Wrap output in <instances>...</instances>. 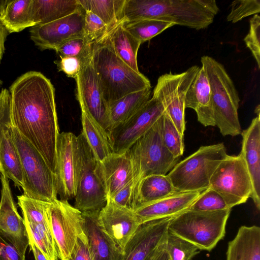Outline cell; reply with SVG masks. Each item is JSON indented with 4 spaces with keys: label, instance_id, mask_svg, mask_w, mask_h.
I'll return each mask as SVG.
<instances>
[{
    "label": "cell",
    "instance_id": "cell-1",
    "mask_svg": "<svg viewBox=\"0 0 260 260\" xmlns=\"http://www.w3.org/2000/svg\"><path fill=\"white\" fill-rule=\"evenodd\" d=\"M9 90L12 126L39 151L54 174L60 133L53 84L41 72L30 71L18 77Z\"/></svg>",
    "mask_w": 260,
    "mask_h": 260
},
{
    "label": "cell",
    "instance_id": "cell-2",
    "mask_svg": "<svg viewBox=\"0 0 260 260\" xmlns=\"http://www.w3.org/2000/svg\"><path fill=\"white\" fill-rule=\"evenodd\" d=\"M219 10L214 0H125L121 22L155 19L200 30L212 23Z\"/></svg>",
    "mask_w": 260,
    "mask_h": 260
},
{
    "label": "cell",
    "instance_id": "cell-3",
    "mask_svg": "<svg viewBox=\"0 0 260 260\" xmlns=\"http://www.w3.org/2000/svg\"><path fill=\"white\" fill-rule=\"evenodd\" d=\"M91 60L107 106L131 93L151 88L149 80L120 59L105 38L92 43Z\"/></svg>",
    "mask_w": 260,
    "mask_h": 260
},
{
    "label": "cell",
    "instance_id": "cell-4",
    "mask_svg": "<svg viewBox=\"0 0 260 260\" xmlns=\"http://www.w3.org/2000/svg\"><path fill=\"white\" fill-rule=\"evenodd\" d=\"M201 62L210 85L215 125L223 136L241 134L240 100L232 79L224 66L212 57L203 56Z\"/></svg>",
    "mask_w": 260,
    "mask_h": 260
},
{
    "label": "cell",
    "instance_id": "cell-5",
    "mask_svg": "<svg viewBox=\"0 0 260 260\" xmlns=\"http://www.w3.org/2000/svg\"><path fill=\"white\" fill-rule=\"evenodd\" d=\"M160 117L128 150L133 166L132 191L135 208L142 179L152 174L167 175L180 158L175 157L163 142Z\"/></svg>",
    "mask_w": 260,
    "mask_h": 260
},
{
    "label": "cell",
    "instance_id": "cell-6",
    "mask_svg": "<svg viewBox=\"0 0 260 260\" xmlns=\"http://www.w3.org/2000/svg\"><path fill=\"white\" fill-rule=\"evenodd\" d=\"M227 155L223 143L202 146L167 175L178 192H202L209 188L211 176Z\"/></svg>",
    "mask_w": 260,
    "mask_h": 260
},
{
    "label": "cell",
    "instance_id": "cell-7",
    "mask_svg": "<svg viewBox=\"0 0 260 260\" xmlns=\"http://www.w3.org/2000/svg\"><path fill=\"white\" fill-rule=\"evenodd\" d=\"M231 210H187L172 218L168 230L192 243L200 250L210 251L224 238Z\"/></svg>",
    "mask_w": 260,
    "mask_h": 260
},
{
    "label": "cell",
    "instance_id": "cell-8",
    "mask_svg": "<svg viewBox=\"0 0 260 260\" xmlns=\"http://www.w3.org/2000/svg\"><path fill=\"white\" fill-rule=\"evenodd\" d=\"M11 129L21 161L23 194L45 202L57 199L55 174L39 151L12 125Z\"/></svg>",
    "mask_w": 260,
    "mask_h": 260
},
{
    "label": "cell",
    "instance_id": "cell-9",
    "mask_svg": "<svg viewBox=\"0 0 260 260\" xmlns=\"http://www.w3.org/2000/svg\"><path fill=\"white\" fill-rule=\"evenodd\" d=\"M209 188L218 192L231 209L246 202L250 198L252 186L240 154L228 155L221 161L210 178Z\"/></svg>",
    "mask_w": 260,
    "mask_h": 260
},
{
    "label": "cell",
    "instance_id": "cell-10",
    "mask_svg": "<svg viewBox=\"0 0 260 260\" xmlns=\"http://www.w3.org/2000/svg\"><path fill=\"white\" fill-rule=\"evenodd\" d=\"M200 67L193 66L185 71L166 73L159 76L152 96L158 100L179 133L184 137L185 129V99L187 91Z\"/></svg>",
    "mask_w": 260,
    "mask_h": 260
},
{
    "label": "cell",
    "instance_id": "cell-11",
    "mask_svg": "<svg viewBox=\"0 0 260 260\" xmlns=\"http://www.w3.org/2000/svg\"><path fill=\"white\" fill-rule=\"evenodd\" d=\"M77 137L80 168L74 207L82 213L100 211L107 198L96 173L97 159L82 133Z\"/></svg>",
    "mask_w": 260,
    "mask_h": 260
},
{
    "label": "cell",
    "instance_id": "cell-12",
    "mask_svg": "<svg viewBox=\"0 0 260 260\" xmlns=\"http://www.w3.org/2000/svg\"><path fill=\"white\" fill-rule=\"evenodd\" d=\"M48 215L59 258L68 260L77 237L83 232L82 213L67 201L49 203Z\"/></svg>",
    "mask_w": 260,
    "mask_h": 260
},
{
    "label": "cell",
    "instance_id": "cell-13",
    "mask_svg": "<svg viewBox=\"0 0 260 260\" xmlns=\"http://www.w3.org/2000/svg\"><path fill=\"white\" fill-rule=\"evenodd\" d=\"M55 176L57 194L68 201L76 194L80 168L78 137L71 132L59 133L56 147Z\"/></svg>",
    "mask_w": 260,
    "mask_h": 260
},
{
    "label": "cell",
    "instance_id": "cell-14",
    "mask_svg": "<svg viewBox=\"0 0 260 260\" xmlns=\"http://www.w3.org/2000/svg\"><path fill=\"white\" fill-rule=\"evenodd\" d=\"M164 112L160 101L152 96L133 115L109 133L113 153H122L128 150Z\"/></svg>",
    "mask_w": 260,
    "mask_h": 260
},
{
    "label": "cell",
    "instance_id": "cell-15",
    "mask_svg": "<svg viewBox=\"0 0 260 260\" xmlns=\"http://www.w3.org/2000/svg\"><path fill=\"white\" fill-rule=\"evenodd\" d=\"M84 17L82 9L54 21L30 27V39L42 50H56L69 40L85 37Z\"/></svg>",
    "mask_w": 260,
    "mask_h": 260
},
{
    "label": "cell",
    "instance_id": "cell-16",
    "mask_svg": "<svg viewBox=\"0 0 260 260\" xmlns=\"http://www.w3.org/2000/svg\"><path fill=\"white\" fill-rule=\"evenodd\" d=\"M75 79L76 96L80 107L84 109L106 131L108 106L92 65L91 54L82 61L80 70Z\"/></svg>",
    "mask_w": 260,
    "mask_h": 260
},
{
    "label": "cell",
    "instance_id": "cell-17",
    "mask_svg": "<svg viewBox=\"0 0 260 260\" xmlns=\"http://www.w3.org/2000/svg\"><path fill=\"white\" fill-rule=\"evenodd\" d=\"M0 234L25 256L29 239L23 218L19 214L14 201L9 179L1 174Z\"/></svg>",
    "mask_w": 260,
    "mask_h": 260
},
{
    "label": "cell",
    "instance_id": "cell-18",
    "mask_svg": "<svg viewBox=\"0 0 260 260\" xmlns=\"http://www.w3.org/2000/svg\"><path fill=\"white\" fill-rule=\"evenodd\" d=\"M98 220L102 229L123 253L127 243L140 225L133 209L110 199L100 210Z\"/></svg>",
    "mask_w": 260,
    "mask_h": 260
},
{
    "label": "cell",
    "instance_id": "cell-19",
    "mask_svg": "<svg viewBox=\"0 0 260 260\" xmlns=\"http://www.w3.org/2000/svg\"><path fill=\"white\" fill-rule=\"evenodd\" d=\"M173 217L153 220L140 224L125 245L122 260H145L165 242L169 225Z\"/></svg>",
    "mask_w": 260,
    "mask_h": 260
},
{
    "label": "cell",
    "instance_id": "cell-20",
    "mask_svg": "<svg viewBox=\"0 0 260 260\" xmlns=\"http://www.w3.org/2000/svg\"><path fill=\"white\" fill-rule=\"evenodd\" d=\"M96 173L107 200L133 181V166L127 150L122 153H112L101 161L97 160Z\"/></svg>",
    "mask_w": 260,
    "mask_h": 260
},
{
    "label": "cell",
    "instance_id": "cell-21",
    "mask_svg": "<svg viewBox=\"0 0 260 260\" xmlns=\"http://www.w3.org/2000/svg\"><path fill=\"white\" fill-rule=\"evenodd\" d=\"M257 116L246 129L242 131L240 155L249 174L252 189L250 198L258 210L260 209V114L259 105L255 109Z\"/></svg>",
    "mask_w": 260,
    "mask_h": 260
},
{
    "label": "cell",
    "instance_id": "cell-22",
    "mask_svg": "<svg viewBox=\"0 0 260 260\" xmlns=\"http://www.w3.org/2000/svg\"><path fill=\"white\" fill-rule=\"evenodd\" d=\"M202 192H177L140 205L134 210L140 224L153 220L175 217L189 209Z\"/></svg>",
    "mask_w": 260,
    "mask_h": 260
},
{
    "label": "cell",
    "instance_id": "cell-23",
    "mask_svg": "<svg viewBox=\"0 0 260 260\" xmlns=\"http://www.w3.org/2000/svg\"><path fill=\"white\" fill-rule=\"evenodd\" d=\"M99 212H82L83 230L88 239L92 260H122V251L99 224Z\"/></svg>",
    "mask_w": 260,
    "mask_h": 260
},
{
    "label": "cell",
    "instance_id": "cell-24",
    "mask_svg": "<svg viewBox=\"0 0 260 260\" xmlns=\"http://www.w3.org/2000/svg\"><path fill=\"white\" fill-rule=\"evenodd\" d=\"M185 107L194 110L198 120L205 126H215L210 85L202 67L187 91Z\"/></svg>",
    "mask_w": 260,
    "mask_h": 260
},
{
    "label": "cell",
    "instance_id": "cell-25",
    "mask_svg": "<svg viewBox=\"0 0 260 260\" xmlns=\"http://www.w3.org/2000/svg\"><path fill=\"white\" fill-rule=\"evenodd\" d=\"M11 122L3 126L0 132L1 173L12 180L15 185L22 188L23 175L20 157L11 134Z\"/></svg>",
    "mask_w": 260,
    "mask_h": 260
},
{
    "label": "cell",
    "instance_id": "cell-26",
    "mask_svg": "<svg viewBox=\"0 0 260 260\" xmlns=\"http://www.w3.org/2000/svg\"><path fill=\"white\" fill-rule=\"evenodd\" d=\"M226 260H260V228L241 226L228 243Z\"/></svg>",
    "mask_w": 260,
    "mask_h": 260
},
{
    "label": "cell",
    "instance_id": "cell-27",
    "mask_svg": "<svg viewBox=\"0 0 260 260\" xmlns=\"http://www.w3.org/2000/svg\"><path fill=\"white\" fill-rule=\"evenodd\" d=\"M150 88L134 92L108 104L106 131L109 133L138 111L150 99Z\"/></svg>",
    "mask_w": 260,
    "mask_h": 260
},
{
    "label": "cell",
    "instance_id": "cell-28",
    "mask_svg": "<svg viewBox=\"0 0 260 260\" xmlns=\"http://www.w3.org/2000/svg\"><path fill=\"white\" fill-rule=\"evenodd\" d=\"M0 21L9 34L36 26L33 0H7L0 12Z\"/></svg>",
    "mask_w": 260,
    "mask_h": 260
},
{
    "label": "cell",
    "instance_id": "cell-29",
    "mask_svg": "<svg viewBox=\"0 0 260 260\" xmlns=\"http://www.w3.org/2000/svg\"><path fill=\"white\" fill-rule=\"evenodd\" d=\"M116 55L137 72H140L137 54L141 43L128 32L123 22L112 28L105 37Z\"/></svg>",
    "mask_w": 260,
    "mask_h": 260
},
{
    "label": "cell",
    "instance_id": "cell-30",
    "mask_svg": "<svg viewBox=\"0 0 260 260\" xmlns=\"http://www.w3.org/2000/svg\"><path fill=\"white\" fill-rule=\"evenodd\" d=\"M81 133L96 159L98 161L102 160L113 153L109 135L84 109L81 108Z\"/></svg>",
    "mask_w": 260,
    "mask_h": 260
},
{
    "label": "cell",
    "instance_id": "cell-31",
    "mask_svg": "<svg viewBox=\"0 0 260 260\" xmlns=\"http://www.w3.org/2000/svg\"><path fill=\"white\" fill-rule=\"evenodd\" d=\"M82 9L78 0H33L36 25L54 21Z\"/></svg>",
    "mask_w": 260,
    "mask_h": 260
},
{
    "label": "cell",
    "instance_id": "cell-32",
    "mask_svg": "<svg viewBox=\"0 0 260 260\" xmlns=\"http://www.w3.org/2000/svg\"><path fill=\"white\" fill-rule=\"evenodd\" d=\"M177 192L167 175L147 176L142 179L139 185L136 208Z\"/></svg>",
    "mask_w": 260,
    "mask_h": 260
},
{
    "label": "cell",
    "instance_id": "cell-33",
    "mask_svg": "<svg viewBox=\"0 0 260 260\" xmlns=\"http://www.w3.org/2000/svg\"><path fill=\"white\" fill-rule=\"evenodd\" d=\"M125 0H78L85 11L100 17L107 26L108 32L119 23Z\"/></svg>",
    "mask_w": 260,
    "mask_h": 260
},
{
    "label": "cell",
    "instance_id": "cell-34",
    "mask_svg": "<svg viewBox=\"0 0 260 260\" xmlns=\"http://www.w3.org/2000/svg\"><path fill=\"white\" fill-rule=\"evenodd\" d=\"M123 23L125 29L141 44L175 25L172 23L155 19H146Z\"/></svg>",
    "mask_w": 260,
    "mask_h": 260
},
{
    "label": "cell",
    "instance_id": "cell-35",
    "mask_svg": "<svg viewBox=\"0 0 260 260\" xmlns=\"http://www.w3.org/2000/svg\"><path fill=\"white\" fill-rule=\"evenodd\" d=\"M165 248L170 260H191L200 253V249L189 241L168 230Z\"/></svg>",
    "mask_w": 260,
    "mask_h": 260
},
{
    "label": "cell",
    "instance_id": "cell-36",
    "mask_svg": "<svg viewBox=\"0 0 260 260\" xmlns=\"http://www.w3.org/2000/svg\"><path fill=\"white\" fill-rule=\"evenodd\" d=\"M160 121L161 135L165 146L175 157H180L184 150L183 136L165 112L161 115Z\"/></svg>",
    "mask_w": 260,
    "mask_h": 260
},
{
    "label": "cell",
    "instance_id": "cell-37",
    "mask_svg": "<svg viewBox=\"0 0 260 260\" xmlns=\"http://www.w3.org/2000/svg\"><path fill=\"white\" fill-rule=\"evenodd\" d=\"M24 223L27 233L31 235L47 260H57L58 252L53 235L33 223L26 221Z\"/></svg>",
    "mask_w": 260,
    "mask_h": 260
},
{
    "label": "cell",
    "instance_id": "cell-38",
    "mask_svg": "<svg viewBox=\"0 0 260 260\" xmlns=\"http://www.w3.org/2000/svg\"><path fill=\"white\" fill-rule=\"evenodd\" d=\"M231 209L223 198L214 190L208 188L201 192L188 210L215 211Z\"/></svg>",
    "mask_w": 260,
    "mask_h": 260
},
{
    "label": "cell",
    "instance_id": "cell-39",
    "mask_svg": "<svg viewBox=\"0 0 260 260\" xmlns=\"http://www.w3.org/2000/svg\"><path fill=\"white\" fill-rule=\"evenodd\" d=\"M92 44L85 37L71 39L55 51L60 57H74L84 59L91 54Z\"/></svg>",
    "mask_w": 260,
    "mask_h": 260
},
{
    "label": "cell",
    "instance_id": "cell-40",
    "mask_svg": "<svg viewBox=\"0 0 260 260\" xmlns=\"http://www.w3.org/2000/svg\"><path fill=\"white\" fill-rule=\"evenodd\" d=\"M259 12V0H236L232 3L226 19L228 21L235 23Z\"/></svg>",
    "mask_w": 260,
    "mask_h": 260
},
{
    "label": "cell",
    "instance_id": "cell-41",
    "mask_svg": "<svg viewBox=\"0 0 260 260\" xmlns=\"http://www.w3.org/2000/svg\"><path fill=\"white\" fill-rule=\"evenodd\" d=\"M84 30L85 37L91 43H96L104 38L108 29L102 19L90 11H85Z\"/></svg>",
    "mask_w": 260,
    "mask_h": 260
},
{
    "label": "cell",
    "instance_id": "cell-42",
    "mask_svg": "<svg viewBox=\"0 0 260 260\" xmlns=\"http://www.w3.org/2000/svg\"><path fill=\"white\" fill-rule=\"evenodd\" d=\"M260 16L255 14L249 21V30L244 39L246 46L254 57L260 69Z\"/></svg>",
    "mask_w": 260,
    "mask_h": 260
},
{
    "label": "cell",
    "instance_id": "cell-43",
    "mask_svg": "<svg viewBox=\"0 0 260 260\" xmlns=\"http://www.w3.org/2000/svg\"><path fill=\"white\" fill-rule=\"evenodd\" d=\"M84 59L74 57H60V59L55 61L59 71H62L68 77L75 79L78 75Z\"/></svg>",
    "mask_w": 260,
    "mask_h": 260
},
{
    "label": "cell",
    "instance_id": "cell-44",
    "mask_svg": "<svg viewBox=\"0 0 260 260\" xmlns=\"http://www.w3.org/2000/svg\"><path fill=\"white\" fill-rule=\"evenodd\" d=\"M69 259L92 260L88 239L84 232L77 237Z\"/></svg>",
    "mask_w": 260,
    "mask_h": 260
},
{
    "label": "cell",
    "instance_id": "cell-45",
    "mask_svg": "<svg viewBox=\"0 0 260 260\" xmlns=\"http://www.w3.org/2000/svg\"><path fill=\"white\" fill-rule=\"evenodd\" d=\"M0 260H25L21 254L10 241L0 234Z\"/></svg>",
    "mask_w": 260,
    "mask_h": 260
},
{
    "label": "cell",
    "instance_id": "cell-46",
    "mask_svg": "<svg viewBox=\"0 0 260 260\" xmlns=\"http://www.w3.org/2000/svg\"><path fill=\"white\" fill-rule=\"evenodd\" d=\"M10 120V93L7 88L0 91V132L2 127Z\"/></svg>",
    "mask_w": 260,
    "mask_h": 260
},
{
    "label": "cell",
    "instance_id": "cell-47",
    "mask_svg": "<svg viewBox=\"0 0 260 260\" xmlns=\"http://www.w3.org/2000/svg\"><path fill=\"white\" fill-rule=\"evenodd\" d=\"M28 236L30 249L32 250L34 253L35 260H47L46 256L36 244L31 235L28 234Z\"/></svg>",
    "mask_w": 260,
    "mask_h": 260
},
{
    "label": "cell",
    "instance_id": "cell-48",
    "mask_svg": "<svg viewBox=\"0 0 260 260\" xmlns=\"http://www.w3.org/2000/svg\"><path fill=\"white\" fill-rule=\"evenodd\" d=\"M9 33L0 21V63L5 51V41Z\"/></svg>",
    "mask_w": 260,
    "mask_h": 260
},
{
    "label": "cell",
    "instance_id": "cell-49",
    "mask_svg": "<svg viewBox=\"0 0 260 260\" xmlns=\"http://www.w3.org/2000/svg\"><path fill=\"white\" fill-rule=\"evenodd\" d=\"M154 260H170L169 254L165 248V244Z\"/></svg>",
    "mask_w": 260,
    "mask_h": 260
},
{
    "label": "cell",
    "instance_id": "cell-50",
    "mask_svg": "<svg viewBox=\"0 0 260 260\" xmlns=\"http://www.w3.org/2000/svg\"><path fill=\"white\" fill-rule=\"evenodd\" d=\"M166 242V241H165ZM165 242L159 246L156 249H155L145 260H154L159 251L165 246Z\"/></svg>",
    "mask_w": 260,
    "mask_h": 260
},
{
    "label": "cell",
    "instance_id": "cell-51",
    "mask_svg": "<svg viewBox=\"0 0 260 260\" xmlns=\"http://www.w3.org/2000/svg\"><path fill=\"white\" fill-rule=\"evenodd\" d=\"M7 2V0H0V12L3 9Z\"/></svg>",
    "mask_w": 260,
    "mask_h": 260
},
{
    "label": "cell",
    "instance_id": "cell-52",
    "mask_svg": "<svg viewBox=\"0 0 260 260\" xmlns=\"http://www.w3.org/2000/svg\"><path fill=\"white\" fill-rule=\"evenodd\" d=\"M3 84V81L2 80L0 79V87L2 86V85Z\"/></svg>",
    "mask_w": 260,
    "mask_h": 260
},
{
    "label": "cell",
    "instance_id": "cell-53",
    "mask_svg": "<svg viewBox=\"0 0 260 260\" xmlns=\"http://www.w3.org/2000/svg\"><path fill=\"white\" fill-rule=\"evenodd\" d=\"M0 173H1V169H0Z\"/></svg>",
    "mask_w": 260,
    "mask_h": 260
},
{
    "label": "cell",
    "instance_id": "cell-54",
    "mask_svg": "<svg viewBox=\"0 0 260 260\" xmlns=\"http://www.w3.org/2000/svg\"><path fill=\"white\" fill-rule=\"evenodd\" d=\"M68 260H70V259H68Z\"/></svg>",
    "mask_w": 260,
    "mask_h": 260
}]
</instances>
